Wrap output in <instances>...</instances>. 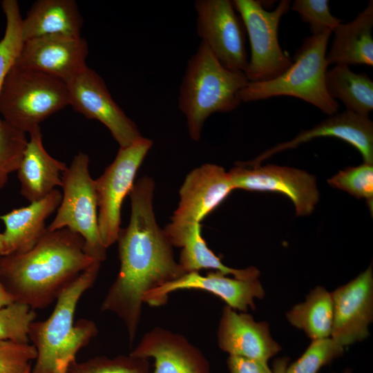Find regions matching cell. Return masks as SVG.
Segmentation results:
<instances>
[{
  "instance_id": "obj_17",
  "label": "cell",
  "mask_w": 373,
  "mask_h": 373,
  "mask_svg": "<svg viewBox=\"0 0 373 373\" xmlns=\"http://www.w3.org/2000/svg\"><path fill=\"white\" fill-rule=\"evenodd\" d=\"M129 355L153 358V373H211L207 359L197 347L182 334L161 327L147 332Z\"/></svg>"
},
{
  "instance_id": "obj_1",
  "label": "cell",
  "mask_w": 373,
  "mask_h": 373,
  "mask_svg": "<svg viewBox=\"0 0 373 373\" xmlns=\"http://www.w3.org/2000/svg\"><path fill=\"white\" fill-rule=\"evenodd\" d=\"M155 184L147 176L134 184L129 196L131 217L117 239L120 267L101 310L124 323L129 342L137 332L143 298L149 291L186 272L174 259L173 246L157 224L153 206Z\"/></svg>"
},
{
  "instance_id": "obj_7",
  "label": "cell",
  "mask_w": 373,
  "mask_h": 373,
  "mask_svg": "<svg viewBox=\"0 0 373 373\" xmlns=\"http://www.w3.org/2000/svg\"><path fill=\"white\" fill-rule=\"evenodd\" d=\"M88 164V155L80 151L63 173L61 200L47 230L67 228L78 233L84 240L86 254L102 262L106 258V249L99 234L94 180L90 175Z\"/></svg>"
},
{
  "instance_id": "obj_14",
  "label": "cell",
  "mask_w": 373,
  "mask_h": 373,
  "mask_svg": "<svg viewBox=\"0 0 373 373\" xmlns=\"http://www.w3.org/2000/svg\"><path fill=\"white\" fill-rule=\"evenodd\" d=\"M199 289L221 298L226 305L240 312L256 309L255 300L262 299L265 290L258 278L239 279L219 271H210L205 276L199 272L185 273L180 278L158 287L143 298V303L152 307L166 303L169 294L178 290Z\"/></svg>"
},
{
  "instance_id": "obj_23",
  "label": "cell",
  "mask_w": 373,
  "mask_h": 373,
  "mask_svg": "<svg viewBox=\"0 0 373 373\" xmlns=\"http://www.w3.org/2000/svg\"><path fill=\"white\" fill-rule=\"evenodd\" d=\"M373 1L356 18L340 23L334 30L332 48L326 55L328 64L373 66Z\"/></svg>"
},
{
  "instance_id": "obj_20",
  "label": "cell",
  "mask_w": 373,
  "mask_h": 373,
  "mask_svg": "<svg viewBox=\"0 0 373 373\" xmlns=\"http://www.w3.org/2000/svg\"><path fill=\"white\" fill-rule=\"evenodd\" d=\"M62 193L57 189L45 198L0 216L5 224L3 256L30 250L47 230L46 220L57 209Z\"/></svg>"
},
{
  "instance_id": "obj_35",
  "label": "cell",
  "mask_w": 373,
  "mask_h": 373,
  "mask_svg": "<svg viewBox=\"0 0 373 373\" xmlns=\"http://www.w3.org/2000/svg\"><path fill=\"white\" fill-rule=\"evenodd\" d=\"M227 363L230 373H273L263 360L229 355Z\"/></svg>"
},
{
  "instance_id": "obj_21",
  "label": "cell",
  "mask_w": 373,
  "mask_h": 373,
  "mask_svg": "<svg viewBox=\"0 0 373 373\" xmlns=\"http://www.w3.org/2000/svg\"><path fill=\"white\" fill-rule=\"evenodd\" d=\"M17 170L21 193L30 202L39 200L61 186L64 162L52 157L43 145L40 126L30 133Z\"/></svg>"
},
{
  "instance_id": "obj_10",
  "label": "cell",
  "mask_w": 373,
  "mask_h": 373,
  "mask_svg": "<svg viewBox=\"0 0 373 373\" xmlns=\"http://www.w3.org/2000/svg\"><path fill=\"white\" fill-rule=\"evenodd\" d=\"M196 30L220 63L232 71L245 73L249 60L244 23L229 0H198Z\"/></svg>"
},
{
  "instance_id": "obj_12",
  "label": "cell",
  "mask_w": 373,
  "mask_h": 373,
  "mask_svg": "<svg viewBox=\"0 0 373 373\" xmlns=\"http://www.w3.org/2000/svg\"><path fill=\"white\" fill-rule=\"evenodd\" d=\"M228 173L235 189L286 195L293 202L299 216L309 215L319 200L315 176L303 170L274 164L248 166L239 162Z\"/></svg>"
},
{
  "instance_id": "obj_40",
  "label": "cell",
  "mask_w": 373,
  "mask_h": 373,
  "mask_svg": "<svg viewBox=\"0 0 373 373\" xmlns=\"http://www.w3.org/2000/svg\"><path fill=\"white\" fill-rule=\"evenodd\" d=\"M30 370L29 372H28L27 373H30Z\"/></svg>"
},
{
  "instance_id": "obj_28",
  "label": "cell",
  "mask_w": 373,
  "mask_h": 373,
  "mask_svg": "<svg viewBox=\"0 0 373 373\" xmlns=\"http://www.w3.org/2000/svg\"><path fill=\"white\" fill-rule=\"evenodd\" d=\"M345 348L331 336L311 340L303 354L288 364L286 373H318L323 367L343 356Z\"/></svg>"
},
{
  "instance_id": "obj_39",
  "label": "cell",
  "mask_w": 373,
  "mask_h": 373,
  "mask_svg": "<svg viewBox=\"0 0 373 373\" xmlns=\"http://www.w3.org/2000/svg\"><path fill=\"white\" fill-rule=\"evenodd\" d=\"M341 373H353V372L350 369H346L343 370Z\"/></svg>"
},
{
  "instance_id": "obj_8",
  "label": "cell",
  "mask_w": 373,
  "mask_h": 373,
  "mask_svg": "<svg viewBox=\"0 0 373 373\" xmlns=\"http://www.w3.org/2000/svg\"><path fill=\"white\" fill-rule=\"evenodd\" d=\"M232 3L250 41L251 58L244 73L249 82H267L282 75L293 61L280 48L278 29L291 1H280L273 11L265 10L258 1L233 0Z\"/></svg>"
},
{
  "instance_id": "obj_31",
  "label": "cell",
  "mask_w": 373,
  "mask_h": 373,
  "mask_svg": "<svg viewBox=\"0 0 373 373\" xmlns=\"http://www.w3.org/2000/svg\"><path fill=\"white\" fill-rule=\"evenodd\" d=\"M147 359L131 355L114 358L99 356L83 363H73L67 373H149Z\"/></svg>"
},
{
  "instance_id": "obj_19",
  "label": "cell",
  "mask_w": 373,
  "mask_h": 373,
  "mask_svg": "<svg viewBox=\"0 0 373 373\" xmlns=\"http://www.w3.org/2000/svg\"><path fill=\"white\" fill-rule=\"evenodd\" d=\"M321 137H334L350 144L361 153L364 163L373 164V123L369 117L346 110L330 115L314 128L300 131L293 140L280 143L254 160L243 163L248 166L260 164L275 153Z\"/></svg>"
},
{
  "instance_id": "obj_25",
  "label": "cell",
  "mask_w": 373,
  "mask_h": 373,
  "mask_svg": "<svg viewBox=\"0 0 373 373\" xmlns=\"http://www.w3.org/2000/svg\"><path fill=\"white\" fill-rule=\"evenodd\" d=\"M329 95L344 104L346 111L369 117L373 109V82L365 73L352 72L348 65L338 64L325 73Z\"/></svg>"
},
{
  "instance_id": "obj_13",
  "label": "cell",
  "mask_w": 373,
  "mask_h": 373,
  "mask_svg": "<svg viewBox=\"0 0 373 373\" xmlns=\"http://www.w3.org/2000/svg\"><path fill=\"white\" fill-rule=\"evenodd\" d=\"M331 294V337L344 347L365 341L370 336L369 327L373 321L372 265Z\"/></svg>"
},
{
  "instance_id": "obj_36",
  "label": "cell",
  "mask_w": 373,
  "mask_h": 373,
  "mask_svg": "<svg viewBox=\"0 0 373 373\" xmlns=\"http://www.w3.org/2000/svg\"><path fill=\"white\" fill-rule=\"evenodd\" d=\"M289 361L286 356L276 358L272 363L273 373H286Z\"/></svg>"
},
{
  "instance_id": "obj_29",
  "label": "cell",
  "mask_w": 373,
  "mask_h": 373,
  "mask_svg": "<svg viewBox=\"0 0 373 373\" xmlns=\"http://www.w3.org/2000/svg\"><path fill=\"white\" fill-rule=\"evenodd\" d=\"M328 184L343 190L357 198L365 199L372 211L373 164L363 163L340 171L327 180Z\"/></svg>"
},
{
  "instance_id": "obj_38",
  "label": "cell",
  "mask_w": 373,
  "mask_h": 373,
  "mask_svg": "<svg viewBox=\"0 0 373 373\" xmlns=\"http://www.w3.org/2000/svg\"><path fill=\"white\" fill-rule=\"evenodd\" d=\"M4 251V238L3 233H0V256H3Z\"/></svg>"
},
{
  "instance_id": "obj_32",
  "label": "cell",
  "mask_w": 373,
  "mask_h": 373,
  "mask_svg": "<svg viewBox=\"0 0 373 373\" xmlns=\"http://www.w3.org/2000/svg\"><path fill=\"white\" fill-rule=\"evenodd\" d=\"M36 317L34 309L20 303L13 302L0 308V338L29 343V325Z\"/></svg>"
},
{
  "instance_id": "obj_16",
  "label": "cell",
  "mask_w": 373,
  "mask_h": 373,
  "mask_svg": "<svg viewBox=\"0 0 373 373\" xmlns=\"http://www.w3.org/2000/svg\"><path fill=\"white\" fill-rule=\"evenodd\" d=\"M234 189L231 177L224 168L214 164L201 165L186 176L171 223H200Z\"/></svg>"
},
{
  "instance_id": "obj_26",
  "label": "cell",
  "mask_w": 373,
  "mask_h": 373,
  "mask_svg": "<svg viewBox=\"0 0 373 373\" xmlns=\"http://www.w3.org/2000/svg\"><path fill=\"white\" fill-rule=\"evenodd\" d=\"M285 317L291 326L303 331L310 340L330 337L333 323L331 291L323 286L314 287L303 301L286 312Z\"/></svg>"
},
{
  "instance_id": "obj_2",
  "label": "cell",
  "mask_w": 373,
  "mask_h": 373,
  "mask_svg": "<svg viewBox=\"0 0 373 373\" xmlns=\"http://www.w3.org/2000/svg\"><path fill=\"white\" fill-rule=\"evenodd\" d=\"M84 247L83 238L67 228L46 230L30 250L0 256V281L15 302L44 309L97 260Z\"/></svg>"
},
{
  "instance_id": "obj_27",
  "label": "cell",
  "mask_w": 373,
  "mask_h": 373,
  "mask_svg": "<svg viewBox=\"0 0 373 373\" xmlns=\"http://www.w3.org/2000/svg\"><path fill=\"white\" fill-rule=\"evenodd\" d=\"M1 5L6 25L4 35L0 40V93L23 42L21 35L23 19L17 1L4 0ZM2 124L3 120L0 117V128Z\"/></svg>"
},
{
  "instance_id": "obj_37",
  "label": "cell",
  "mask_w": 373,
  "mask_h": 373,
  "mask_svg": "<svg viewBox=\"0 0 373 373\" xmlns=\"http://www.w3.org/2000/svg\"><path fill=\"white\" fill-rule=\"evenodd\" d=\"M15 302L11 295L5 289L0 281V308L6 307Z\"/></svg>"
},
{
  "instance_id": "obj_9",
  "label": "cell",
  "mask_w": 373,
  "mask_h": 373,
  "mask_svg": "<svg viewBox=\"0 0 373 373\" xmlns=\"http://www.w3.org/2000/svg\"><path fill=\"white\" fill-rule=\"evenodd\" d=\"M153 141L144 137L121 148L104 173L94 180L100 237L106 249L117 241L121 224V209L133 185L137 171Z\"/></svg>"
},
{
  "instance_id": "obj_5",
  "label": "cell",
  "mask_w": 373,
  "mask_h": 373,
  "mask_svg": "<svg viewBox=\"0 0 373 373\" xmlns=\"http://www.w3.org/2000/svg\"><path fill=\"white\" fill-rule=\"evenodd\" d=\"M332 32L326 30L305 38L288 69L271 80L249 82L240 92L241 101L291 96L312 104L329 116L336 113L339 105L329 95L325 83L329 66L326 50Z\"/></svg>"
},
{
  "instance_id": "obj_15",
  "label": "cell",
  "mask_w": 373,
  "mask_h": 373,
  "mask_svg": "<svg viewBox=\"0 0 373 373\" xmlns=\"http://www.w3.org/2000/svg\"><path fill=\"white\" fill-rule=\"evenodd\" d=\"M88 52L87 42L82 37L45 35L23 41L14 65L67 84L86 66Z\"/></svg>"
},
{
  "instance_id": "obj_30",
  "label": "cell",
  "mask_w": 373,
  "mask_h": 373,
  "mask_svg": "<svg viewBox=\"0 0 373 373\" xmlns=\"http://www.w3.org/2000/svg\"><path fill=\"white\" fill-rule=\"evenodd\" d=\"M27 142L25 133L3 120L0 128V190L9 175L18 170Z\"/></svg>"
},
{
  "instance_id": "obj_24",
  "label": "cell",
  "mask_w": 373,
  "mask_h": 373,
  "mask_svg": "<svg viewBox=\"0 0 373 373\" xmlns=\"http://www.w3.org/2000/svg\"><path fill=\"white\" fill-rule=\"evenodd\" d=\"M82 23L75 1L39 0L22 19V39L51 35L81 37Z\"/></svg>"
},
{
  "instance_id": "obj_18",
  "label": "cell",
  "mask_w": 373,
  "mask_h": 373,
  "mask_svg": "<svg viewBox=\"0 0 373 373\" xmlns=\"http://www.w3.org/2000/svg\"><path fill=\"white\" fill-rule=\"evenodd\" d=\"M218 344L229 355L268 361L281 350L267 322L257 321L247 312L225 305L217 331Z\"/></svg>"
},
{
  "instance_id": "obj_34",
  "label": "cell",
  "mask_w": 373,
  "mask_h": 373,
  "mask_svg": "<svg viewBox=\"0 0 373 373\" xmlns=\"http://www.w3.org/2000/svg\"><path fill=\"white\" fill-rule=\"evenodd\" d=\"M37 354L32 344L0 338V373H27Z\"/></svg>"
},
{
  "instance_id": "obj_33",
  "label": "cell",
  "mask_w": 373,
  "mask_h": 373,
  "mask_svg": "<svg viewBox=\"0 0 373 373\" xmlns=\"http://www.w3.org/2000/svg\"><path fill=\"white\" fill-rule=\"evenodd\" d=\"M291 9L299 14L303 21L309 23L312 35L333 32L342 23L330 12L327 0H295Z\"/></svg>"
},
{
  "instance_id": "obj_11",
  "label": "cell",
  "mask_w": 373,
  "mask_h": 373,
  "mask_svg": "<svg viewBox=\"0 0 373 373\" xmlns=\"http://www.w3.org/2000/svg\"><path fill=\"white\" fill-rule=\"evenodd\" d=\"M70 105L90 119L102 123L124 148L142 137L135 122L113 99L104 79L86 66L67 84Z\"/></svg>"
},
{
  "instance_id": "obj_6",
  "label": "cell",
  "mask_w": 373,
  "mask_h": 373,
  "mask_svg": "<svg viewBox=\"0 0 373 373\" xmlns=\"http://www.w3.org/2000/svg\"><path fill=\"white\" fill-rule=\"evenodd\" d=\"M70 105L64 81L13 66L0 93V113L12 127L30 133L49 116Z\"/></svg>"
},
{
  "instance_id": "obj_4",
  "label": "cell",
  "mask_w": 373,
  "mask_h": 373,
  "mask_svg": "<svg viewBox=\"0 0 373 373\" xmlns=\"http://www.w3.org/2000/svg\"><path fill=\"white\" fill-rule=\"evenodd\" d=\"M249 82L243 72L223 66L201 41L188 60L179 90L178 107L186 117L191 138L200 140L211 115L237 108L242 102L240 92Z\"/></svg>"
},
{
  "instance_id": "obj_3",
  "label": "cell",
  "mask_w": 373,
  "mask_h": 373,
  "mask_svg": "<svg viewBox=\"0 0 373 373\" xmlns=\"http://www.w3.org/2000/svg\"><path fill=\"white\" fill-rule=\"evenodd\" d=\"M101 262L95 261L60 294L46 320L34 321L29 325L28 339L37 353L30 373H67L78 351L97 335L93 321L79 319L75 323L74 316L81 296L95 283Z\"/></svg>"
},
{
  "instance_id": "obj_22",
  "label": "cell",
  "mask_w": 373,
  "mask_h": 373,
  "mask_svg": "<svg viewBox=\"0 0 373 373\" xmlns=\"http://www.w3.org/2000/svg\"><path fill=\"white\" fill-rule=\"evenodd\" d=\"M163 231L173 247L182 248L178 263L186 273L209 269L239 279L260 277L256 267L235 269L224 265L207 247L201 236L200 223L178 225L171 222Z\"/></svg>"
}]
</instances>
